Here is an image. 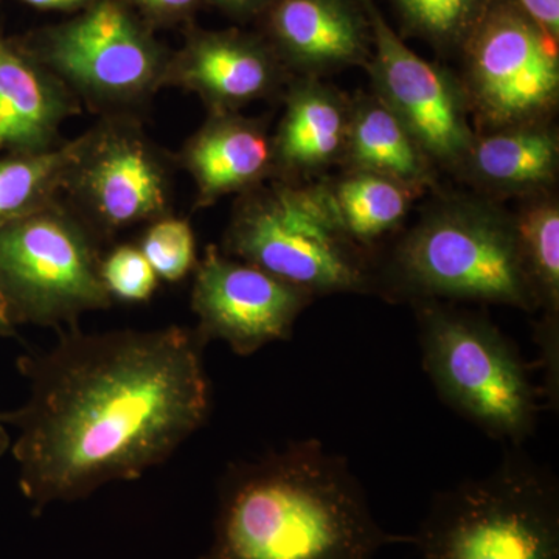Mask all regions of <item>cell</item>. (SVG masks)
Masks as SVG:
<instances>
[{"label": "cell", "mask_w": 559, "mask_h": 559, "mask_svg": "<svg viewBox=\"0 0 559 559\" xmlns=\"http://www.w3.org/2000/svg\"><path fill=\"white\" fill-rule=\"evenodd\" d=\"M207 345L194 329L60 330L20 356L27 400L5 412L10 452L35 514L140 479L207 421Z\"/></svg>", "instance_id": "1"}, {"label": "cell", "mask_w": 559, "mask_h": 559, "mask_svg": "<svg viewBox=\"0 0 559 559\" xmlns=\"http://www.w3.org/2000/svg\"><path fill=\"white\" fill-rule=\"evenodd\" d=\"M412 543L374 520L347 460L311 439L229 466L198 559H377Z\"/></svg>", "instance_id": "2"}, {"label": "cell", "mask_w": 559, "mask_h": 559, "mask_svg": "<svg viewBox=\"0 0 559 559\" xmlns=\"http://www.w3.org/2000/svg\"><path fill=\"white\" fill-rule=\"evenodd\" d=\"M374 290L390 299L476 301L536 311L513 215L488 198L450 197L393 249Z\"/></svg>", "instance_id": "3"}, {"label": "cell", "mask_w": 559, "mask_h": 559, "mask_svg": "<svg viewBox=\"0 0 559 559\" xmlns=\"http://www.w3.org/2000/svg\"><path fill=\"white\" fill-rule=\"evenodd\" d=\"M219 249L316 299L374 293L369 253L345 235L323 179L274 176L240 194Z\"/></svg>", "instance_id": "4"}, {"label": "cell", "mask_w": 559, "mask_h": 559, "mask_svg": "<svg viewBox=\"0 0 559 559\" xmlns=\"http://www.w3.org/2000/svg\"><path fill=\"white\" fill-rule=\"evenodd\" d=\"M509 448L488 476L433 496L412 535L421 559H559L557 477Z\"/></svg>", "instance_id": "5"}, {"label": "cell", "mask_w": 559, "mask_h": 559, "mask_svg": "<svg viewBox=\"0 0 559 559\" xmlns=\"http://www.w3.org/2000/svg\"><path fill=\"white\" fill-rule=\"evenodd\" d=\"M423 367L439 399L509 447L535 432L539 392L520 349L485 316L450 301H415Z\"/></svg>", "instance_id": "6"}, {"label": "cell", "mask_w": 559, "mask_h": 559, "mask_svg": "<svg viewBox=\"0 0 559 559\" xmlns=\"http://www.w3.org/2000/svg\"><path fill=\"white\" fill-rule=\"evenodd\" d=\"M103 246L62 198L0 227V297L14 323L72 329L84 314L112 307Z\"/></svg>", "instance_id": "7"}, {"label": "cell", "mask_w": 559, "mask_h": 559, "mask_svg": "<svg viewBox=\"0 0 559 559\" xmlns=\"http://www.w3.org/2000/svg\"><path fill=\"white\" fill-rule=\"evenodd\" d=\"M128 0H92L79 16L20 43L100 117L142 116L165 87L171 53Z\"/></svg>", "instance_id": "8"}, {"label": "cell", "mask_w": 559, "mask_h": 559, "mask_svg": "<svg viewBox=\"0 0 559 559\" xmlns=\"http://www.w3.org/2000/svg\"><path fill=\"white\" fill-rule=\"evenodd\" d=\"M81 135L61 198L105 245L171 215L178 162L150 138L142 117H100Z\"/></svg>", "instance_id": "9"}, {"label": "cell", "mask_w": 559, "mask_h": 559, "mask_svg": "<svg viewBox=\"0 0 559 559\" xmlns=\"http://www.w3.org/2000/svg\"><path fill=\"white\" fill-rule=\"evenodd\" d=\"M465 39L460 83L481 130L551 120L559 102L558 39L513 3L485 7Z\"/></svg>", "instance_id": "10"}, {"label": "cell", "mask_w": 559, "mask_h": 559, "mask_svg": "<svg viewBox=\"0 0 559 559\" xmlns=\"http://www.w3.org/2000/svg\"><path fill=\"white\" fill-rule=\"evenodd\" d=\"M359 2L377 49L369 62L374 95L406 124L433 165L459 171L477 134L462 83L412 51L373 0Z\"/></svg>", "instance_id": "11"}, {"label": "cell", "mask_w": 559, "mask_h": 559, "mask_svg": "<svg viewBox=\"0 0 559 559\" xmlns=\"http://www.w3.org/2000/svg\"><path fill=\"white\" fill-rule=\"evenodd\" d=\"M191 286L194 326L205 345L221 341L238 356L288 341L301 312L316 299L308 290L207 246Z\"/></svg>", "instance_id": "12"}, {"label": "cell", "mask_w": 559, "mask_h": 559, "mask_svg": "<svg viewBox=\"0 0 559 559\" xmlns=\"http://www.w3.org/2000/svg\"><path fill=\"white\" fill-rule=\"evenodd\" d=\"M288 70L263 40L238 32H198L171 55L165 87L198 95L209 112H240L275 97Z\"/></svg>", "instance_id": "13"}, {"label": "cell", "mask_w": 559, "mask_h": 559, "mask_svg": "<svg viewBox=\"0 0 559 559\" xmlns=\"http://www.w3.org/2000/svg\"><path fill=\"white\" fill-rule=\"evenodd\" d=\"M197 189L194 207L255 189L274 178V142L266 123L241 112H209L176 157Z\"/></svg>", "instance_id": "14"}, {"label": "cell", "mask_w": 559, "mask_h": 559, "mask_svg": "<svg viewBox=\"0 0 559 559\" xmlns=\"http://www.w3.org/2000/svg\"><path fill=\"white\" fill-rule=\"evenodd\" d=\"M267 24L272 49L300 76L369 64V22L348 0H272Z\"/></svg>", "instance_id": "15"}, {"label": "cell", "mask_w": 559, "mask_h": 559, "mask_svg": "<svg viewBox=\"0 0 559 559\" xmlns=\"http://www.w3.org/2000/svg\"><path fill=\"white\" fill-rule=\"evenodd\" d=\"M83 106L20 43L0 36V151L40 153L62 143L61 127Z\"/></svg>", "instance_id": "16"}, {"label": "cell", "mask_w": 559, "mask_h": 559, "mask_svg": "<svg viewBox=\"0 0 559 559\" xmlns=\"http://www.w3.org/2000/svg\"><path fill=\"white\" fill-rule=\"evenodd\" d=\"M286 86L285 112L272 135L275 176L314 180L344 162L352 98L314 76Z\"/></svg>", "instance_id": "17"}, {"label": "cell", "mask_w": 559, "mask_h": 559, "mask_svg": "<svg viewBox=\"0 0 559 559\" xmlns=\"http://www.w3.org/2000/svg\"><path fill=\"white\" fill-rule=\"evenodd\" d=\"M558 171L559 138L550 121L476 134L459 168L485 193L524 198L551 191Z\"/></svg>", "instance_id": "18"}, {"label": "cell", "mask_w": 559, "mask_h": 559, "mask_svg": "<svg viewBox=\"0 0 559 559\" xmlns=\"http://www.w3.org/2000/svg\"><path fill=\"white\" fill-rule=\"evenodd\" d=\"M344 170L377 173L421 194L436 186V170L406 124L378 95L352 98Z\"/></svg>", "instance_id": "19"}, {"label": "cell", "mask_w": 559, "mask_h": 559, "mask_svg": "<svg viewBox=\"0 0 559 559\" xmlns=\"http://www.w3.org/2000/svg\"><path fill=\"white\" fill-rule=\"evenodd\" d=\"M322 179L345 235L367 253L400 229L418 197L403 183L377 173L344 170L337 178Z\"/></svg>", "instance_id": "20"}, {"label": "cell", "mask_w": 559, "mask_h": 559, "mask_svg": "<svg viewBox=\"0 0 559 559\" xmlns=\"http://www.w3.org/2000/svg\"><path fill=\"white\" fill-rule=\"evenodd\" d=\"M83 135L40 153L0 156V227L61 198Z\"/></svg>", "instance_id": "21"}, {"label": "cell", "mask_w": 559, "mask_h": 559, "mask_svg": "<svg viewBox=\"0 0 559 559\" xmlns=\"http://www.w3.org/2000/svg\"><path fill=\"white\" fill-rule=\"evenodd\" d=\"M138 246L157 277L168 283L189 277L200 261L193 227L175 213L145 226Z\"/></svg>", "instance_id": "22"}, {"label": "cell", "mask_w": 559, "mask_h": 559, "mask_svg": "<svg viewBox=\"0 0 559 559\" xmlns=\"http://www.w3.org/2000/svg\"><path fill=\"white\" fill-rule=\"evenodd\" d=\"M407 22L437 43L465 39L484 13L485 0H396Z\"/></svg>", "instance_id": "23"}, {"label": "cell", "mask_w": 559, "mask_h": 559, "mask_svg": "<svg viewBox=\"0 0 559 559\" xmlns=\"http://www.w3.org/2000/svg\"><path fill=\"white\" fill-rule=\"evenodd\" d=\"M102 278L112 300L124 304L148 301L160 283L139 246L128 242L103 255Z\"/></svg>", "instance_id": "24"}, {"label": "cell", "mask_w": 559, "mask_h": 559, "mask_svg": "<svg viewBox=\"0 0 559 559\" xmlns=\"http://www.w3.org/2000/svg\"><path fill=\"white\" fill-rule=\"evenodd\" d=\"M150 21L170 24L187 20L201 0H130Z\"/></svg>", "instance_id": "25"}, {"label": "cell", "mask_w": 559, "mask_h": 559, "mask_svg": "<svg viewBox=\"0 0 559 559\" xmlns=\"http://www.w3.org/2000/svg\"><path fill=\"white\" fill-rule=\"evenodd\" d=\"M525 14L551 38L559 35V0H516Z\"/></svg>", "instance_id": "26"}, {"label": "cell", "mask_w": 559, "mask_h": 559, "mask_svg": "<svg viewBox=\"0 0 559 559\" xmlns=\"http://www.w3.org/2000/svg\"><path fill=\"white\" fill-rule=\"evenodd\" d=\"M210 2L235 16H248L271 5L272 0H210Z\"/></svg>", "instance_id": "27"}, {"label": "cell", "mask_w": 559, "mask_h": 559, "mask_svg": "<svg viewBox=\"0 0 559 559\" xmlns=\"http://www.w3.org/2000/svg\"><path fill=\"white\" fill-rule=\"evenodd\" d=\"M21 2L40 10H81L90 5L92 0H21Z\"/></svg>", "instance_id": "28"}, {"label": "cell", "mask_w": 559, "mask_h": 559, "mask_svg": "<svg viewBox=\"0 0 559 559\" xmlns=\"http://www.w3.org/2000/svg\"><path fill=\"white\" fill-rule=\"evenodd\" d=\"M13 336H17V325L14 323L13 318H11L5 301L0 297V337Z\"/></svg>", "instance_id": "29"}, {"label": "cell", "mask_w": 559, "mask_h": 559, "mask_svg": "<svg viewBox=\"0 0 559 559\" xmlns=\"http://www.w3.org/2000/svg\"><path fill=\"white\" fill-rule=\"evenodd\" d=\"M11 447V430L7 425L5 412L0 411V457L10 451Z\"/></svg>", "instance_id": "30"}]
</instances>
